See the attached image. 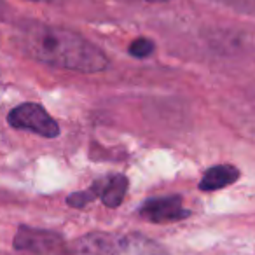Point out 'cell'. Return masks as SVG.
I'll return each mask as SVG.
<instances>
[{"instance_id": "1", "label": "cell", "mask_w": 255, "mask_h": 255, "mask_svg": "<svg viewBox=\"0 0 255 255\" xmlns=\"http://www.w3.org/2000/svg\"><path fill=\"white\" fill-rule=\"evenodd\" d=\"M19 46L40 63L63 70L98 74L109 67V58L81 33L49 23H26L19 32Z\"/></svg>"}, {"instance_id": "2", "label": "cell", "mask_w": 255, "mask_h": 255, "mask_svg": "<svg viewBox=\"0 0 255 255\" xmlns=\"http://www.w3.org/2000/svg\"><path fill=\"white\" fill-rule=\"evenodd\" d=\"M7 123L16 129L32 131L44 138H56L60 135V126L53 117L37 103H21L9 112Z\"/></svg>"}, {"instance_id": "3", "label": "cell", "mask_w": 255, "mask_h": 255, "mask_svg": "<svg viewBox=\"0 0 255 255\" xmlns=\"http://www.w3.org/2000/svg\"><path fill=\"white\" fill-rule=\"evenodd\" d=\"M189 210L184 208L180 196L150 198L140 206V217L152 224H171L189 217Z\"/></svg>"}, {"instance_id": "4", "label": "cell", "mask_w": 255, "mask_h": 255, "mask_svg": "<svg viewBox=\"0 0 255 255\" xmlns=\"http://www.w3.org/2000/svg\"><path fill=\"white\" fill-rule=\"evenodd\" d=\"M61 245V238L54 233L42 229H32V227H19L18 234H16L14 247L18 250H28L35 252V254H46V252H53Z\"/></svg>"}, {"instance_id": "5", "label": "cell", "mask_w": 255, "mask_h": 255, "mask_svg": "<svg viewBox=\"0 0 255 255\" xmlns=\"http://www.w3.org/2000/svg\"><path fill=\"white\" fill-rule=\"evenodd\" d=\"M128 178L124 175H110V177L100 178L93 184L91 191L95 198H100L103 205L109 208H117L123 203L124 196L128 191Z\"/></svg>"}, {"instance_id": "6", "label": "cell", "mask_w": 255, "mask_h": 255, "mask_svg": "<svg viewBox=\"0 0 255 255\" xmlns=\"http://www.w3.org/2000/svg\"><path fill=\"white\" fill-rule=\"evenodd\" d=\"M240 178V170L233 164H217L212 166L210 170L205 171L201 182H199V189L205 192L210 191H219L227 185L234 184Z\"/></svg>"}, {"instance_id": "7", "label": "cell", "mask_w": 255, "mask_h": 255, "mask_svg": "<svg viewBox=\"0 0 255 255\" xmlns=\"http://www.w3.org/2000/svg\"><path fill=\"white\" fill-rule=\"evenodd\" d=\"M116 240L109 234H89L79 243L81 255H116Z\"/></svg>"}, {"instance_id": "8", "label": "cell", "mask_w": 255, "mask_h": 255, "mask_svg": "<svg viewBox=\"0 0 255 255\" xmlns=\"http://www.w3.org/2000/svg\"><path fill=\"white\" fill-rule=\"evenodd\" d=\"M154 51H156V44H154V40L147 39V37H138L128 47V53L131 54L133 58H136V60L149 58L150 54H154Z\"/></svg>"}, {"instance_id": "9", "label": "cell", "mask_w": 255, "mask_h": 255, "mask_svg": "<svg viewBox=\"0 0 255 255\" xmlns=\"http://www.w3.org/2000/svg\"><path fill=\"white\" fill-rule=\"evenodd\" d=\"M95 199L93 191H81V192H74L67 198V205L74 206V208H84L88 203H91Z\"/></svg>"}, {"instance_id": "10", "label": "cell", "mask_w": 255, "mask_h": 255, "mask_svg": "<svg viewBox=\"0 0 255 255\" xmlns=\"http://www.w3.org/2000/svg\"><path fill=\"white\" fill-rule=\"evenodd\" d=\"M28 2H47V4H54V2H61V0H28Z\"/></svg>"}, {"instance_id": "11", "label": "cell", "mask_w": 255, "mask_h": 255, "mask_svg": "<svg viewBox=\"0 0 255 255\" xmlns=\"http://www.w3.org/2000/svg\"><path fill=\"white\" fill-rule=\"evenodd\" d=\"M142 2H170V0H142Z\"/></svg>"}]
</instances>
